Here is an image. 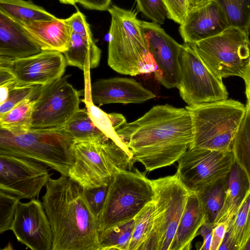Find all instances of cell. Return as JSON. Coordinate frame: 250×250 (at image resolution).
I'll return each mask as SVG.
<instances>
[{"label":"cell","instance_id":"obj_1","mask_svg":"<svg viewBox=\"0 0 250 250\" xmlns=\"http://www.w3.org/2000/svg\"><path fill=\"white\" fill-rule=\"evenodd\" d=\"M116 133L130 151L134 163H140L149 172L178 161L193 138L188 111L168 104L152 107Z\"/></svg>","mask_w":250,"mask_h":250},{"label":"cell","instance_id":"obj_2","mask_svg":"<svg viewBox=\"0 0 250 250\" xmlns=\"http://www.w3.org/2000/svg\"><path fill=\"white\" fill-rule=\"evenodd\" d=\"M42 200L52 232L51 250H99L98 220L79 183L68 176L50 178Z\"/></svg>","mask_w":250,"mask_h":250},{"label":"cell","instance_id":"obj_3","mask_svg":"<svg viewBox=\"0 0 250 250\" xmlns=\"http://www.w3.org/2000/svg\"><path fill=\"white\" fill-rule=\"evenodd\" d=\"M107 11L111 18L108 65L117 72L126 75L154 73L156 63L149 52L137 13L116 5H112Z\"/></svg>","mask_w":250,"mask_h":250},{"label":"cell","instance_id":"obj_4","mask_svg":"<svg viewBox=\"0 0 250 250\" xmlns=\"http://www.w3.org/2000/svg\"><path fill=\"white\" fill-rule=\"evenodd\" d=\"M74 162L68 176L83 188L107 186L117 172L132 169L131 153L109 138L74 141Z\"/></svg>","mask_w":250,"mask_h":250},{"label":"cell","instance_id":"obj_5","mask_svg":"<svg viewBox=\"0 0 250 250\" xmlns=\"http://www.w3.org/2000/svg\"><path fill=\"white\" fill-rule=\"evenodd\" d=\"M191 118L193 138L189 148L231 151L246 113V106L234 100L186 106Z\"/></svg>","mask_w":250,"mask_h":250},{"label":"cell","instance_id":"obj_6","mask_svg":"<svg viewBox=\"0 0 250 250\" xmlns=\"http://www.w3.org/2000/svg\"><path fill=\"white\" fill-rule=\"evenodd\" d=\"M74 140L60 129L13 134L0 129V153L26 157L68 176L74 162Z\"/></svg>","mask_w":250,"mask_h":250},{"label":"cell","instance_id":"obj_7","mask_svg":"<svg viewBox=\"0 0 250 250\" xmlns=\"http://www.w3.org/2000/svg\"><path fill=\"white\" fill-rule=\"evenodd\" d=\"M153 195L151 180L146 172L134 168L114 174L98 218L99 233L134 219Z\"/></svg>","mask_w":250,"mask_h":250},{"label":"cell","instance_id":"obj_8","mask_svg":"<svg viewBox=\"0 0 250 250\" xmlns=\"http://www.w3.org/2000/svg\"><path fill=\"white\" fill-rule=\"evenodd\" d=\"M154 195L153 229L141 250H170L188 196V189L176 173L151 180Z\"/></svg>","mask_w":250,"mask_h":250},{"label":"cell","instance_id":"obj_9","mask_svg":"<svg viewBox=\"0 0 250 250\" xmlns=\"http://www.w3.org/2000/svg\"><path fill=\"white\" fill-rule=\"evenodd\" d=\"M249 34L230 26L217 35L191 44L217 78L237 76L243 79L250 62Z\"/></svg>","mask_w":250,"mask_h":250},{"label":"cell","instance_id":"obj_10","mask_svg":"<svg viewBox=\"0 0 250 250\" xmlns=\"http://www.w3.org/2000/svg\"><path fill=\"white\" fill-rule=\"evenodd\" d=\"M179 62L181 77L177 88L188 105L228 99V93L222 79L208 68L191 44L182 45Z\"/></svg>","mask_w":250,"mask_h":250},{"label":"cell","instance_id":"obj_11","mask_svg":"<svg viewBox=\"0 0 250 250\" xmlns=\"http://www.w3.org/2000/svg\"><path fill=\"white\" fill-rule=\"evenodd\" d=\"M68 78L42 86L35 99L30 129H60L80 109L79 92Z\"/></svg>","mask_w":250,"mask_h":250},{"label":"cell","instance_id":"obj_12","mask_svg":"<svg viewBox=\"0 0 250 250\" xmlns=\"http://www.w3.org/2000/svg\"><path fill=\"white\" fill-rule=\"evenodd\" d=\"M234 163L232 151L188 148L178 160L176 173L188 189L195 192L224 178Z\"/></svg>","mask_w":250,"mask_h":250},{"label":"cell","instance_id":"obj_13","mask_svg":"<svg viewBox=\"0 0 250 250\" xmlns=\"http://www.w3.org/2000/svg\"><path fill=\"white\" fill-rule=\"evenodd\" d=\"M46 166L26 157L0 153V190L20 199H35L50 178Z\"/></svg>","mask_w":250,"mask_h":250},{"label":"cell","instance_id":"obj_14","mask_svg":"<svg viewBox=\"0 0 250 250\" xmlns=\"http://www.w3.org/2000/svg\"><path fill=\"white\" fill-rule=\"evenodd\" d=\"M66 65L63 54L54 50L20 59L0 58V67L12 75L19 86L48 84L62 77Z\"/></svg>","mask_w":250,"mask_h":250},{"label":"cell","instance_id":"obj_15","mask_svg":"<svg viewBox=\"0 0 250 250\" xmlns=\"http://www.w3.org/2000/svg\"><path fill=\"white\" fill-rule=\"evenodd\" d=\"M140 24L156 63L157 70L154 73L156 79L167 88H177L181 77L179 57L182 45L159 24L142 21Z\"/></svg>","mask_w":250,"mask_h":250},{"label":"cell","instance_id":"obj_16","mask_svg":"<svg viewBox=\"0 0 250 250\" xmlns=\"http://www.w3.org/2000/svg\"><path fill=\"white\" fill-rule=\"evenodd\" d=\"M10 230L19 242L32 250H51L52 229L40 201L20 202Z\"/></svg>","mask_w":250,"mask_h":250},{"label":"cell","instance_id":"obj_17","mask_svg":"<svg viewBox=\"0 0 250 250\" xmlns=\"http://www.w3.org/2000/svg\"><path fill=\"white\" fill-rule=\"evenodd\" d=\"M180 25L181 37L189 44L217 35L230 26L225 12L214 0L192 8Z\"/></svg>","mask_w":250,"mask_h":250},{"label":"cell","instance_id":"obj_18","mask_svg":"<svg viewBox=\"0 0 250 250\" xmlns=\"http://www.w3.org/2000/svg\"><path fill=\"white\" fill-rule=\"evenodd\" d=\"M90 97L92 103L99 107L109 104H139L156 96L133 79L113 77L93 83Z\"/></svg>","mask_w":250,"mask_h":250},{"label":"cell","instance_id":"obj_19","mask_svg":"<svg viewBox=\"0 0 250 250\" xmlns=\"http://www.w3.org/2000/svg\"><path fill=\"white\" fill-rule=\"evenodd\" d=\"M42 51L20 23L0 12V58H26Z\"/></svg>","mask_w":250,"mask_h":250},{"label":"cell","instance_id":"obj_20","mask_svg":"<svg viewBox=\"0 0 250 250\" xmlns=\"http://www.w3.org/2000/svg\"><path fill=\"white\" fill-rule=\"evenodd\" d=\"M20 23L42 50H54L63 53L67 50L71 30L65 19L56 18Z\"/></svg>","mask_w":250,"mask_h":250},{"label":"cell","instance_id":"obj_21","mask_svg":"<svg viewBox=\"0 0 250 250\" xmlns=\"http://www.w3.org/2000/svg\"><path fill=\"white\" fill-rule=\"evenodd\" d=\"M206 214L197 195L192 192L178 225L170 250H189L198 230L206 221Z\"/></svg>","mask_w":250,"mask_h":250},{"label":"cell","instance_id":"obj_22","mask_svg":"<svg viewBox=\"0 0 250 250\" xmlns=\"http://www.w3.org/2000/svg\"><path fill=\"white\" fill-rule=\"evenodd\" d=\"M225 179L224 203L215 221V224L222 222L229 224L250 188L247 174L235 162Z\"/></svg>","mask_w":250,"mask_h":250},{"label":"cell","instance_id":"obj_23","mask_svg":"<svg viewBox=\"0 0 250 250\" xmlns=\"http://www.w3.org/2000/svg\"><path fill=\"white\" fill-rule=\"evenodd\" d=\"M102 51L94 41H88L71 32L68 48L63 54L67 65L88 72L100 63Z\"/></svg>","mask_w":250,"mask_h":250},{"label":"cell","instance_id":"obj_24","mask_svg":"<svg viewBox=\"0 0 250 250\" xmlns=\"http://www.w3.org/2000/svg\"><path fill=\"white\" fill-rule=\"evenodd\" d=\"M0 12L20 23L57 18L42 7L25 0H0Z\"/></svg>","mask_w":250,"mask_h":250},{"label":"cell","instance_id":"obj_25","mask_svg":"<svg viewBox=\"0 0 250 250\" xmlns=\"http://www.w3.org/2000/svg\"><path fill=\"white\" fill-rule=\"evenodd\" d=\"M74 141L109 138L94 123L87 109H79L60 129Z\"/></svg>","mask_w":250,"mask_h":250},{"label":"cell","instance_id":"obj_26","mask_svg":"<svg viewBox=\"0 0 250 250\" xmlns=\"http://www.w3.org/2000/svg\"><path fill=\"white\" fill-rule=\"evenodd\" d=\"M225 178L194 192L206 214V222L213 226L224 203Z\"/></svg>","mask_w":250,"mask_h":250},{"label":"cell","instance_id":"obj_27","mask_svg":"<svg viewBox=\"0 0 250 250\" xmlns=\"http://www.w3.org/2000/svg\"><path fill=\"white\" fill-rule=\"evenodd\" d=\"M35 100L26 99L0 116V129L13 134H20L30 130Z\"/></svg>","mask_w":250,"mask_h":250},{"label":"cell","instance_id":"obj_28","mask_svg":"<svg viewBox=\"0 0 250 250\" xmlns=\"http://www.w3.org/2000/svg\"><path fill=\"white\" fill-rule=\"evenodd\" d=\"M246 113L235 135L231 151L235 162L247 174L250 184V106L246 105Z\"/></svg>","mask_w":250,"mask_h":250},{"label":"cell","instance_id":"obj_29","mask_svg":"<svg viewBox=\"0 0 250 250\" xmlns=\"http://www.w3.org/2000/svg\"><path fill=\"white\" fill-rule=\"evenodd\" d=\"M227 231L235 242L237 250H243L250 236V188Z\"/></svg>","mask_w":250,"mask_h":250},{"label":"cell","instance_id":"obj_30","mask_svg":"<svg viewBox=\"0 0 250 250\" xmlns=\"http://www.w3.org/2000/svg\"><path fill=\"white\" fill-rule=\"evenodd\" d=\"M154 204L148 203L134 218L133 228L128 250H140L150 238L153 229Z\"/></svg>","mask_w":250,"mask_h":250},{"label":"cell","instance_id":"obj_31","mask_svg":"<svg viewBox=\"0 0 250 250\" xmlns=\"http://www.w3.org/2000/svg\"><path fill=\"white\" fill-rule=\"evenodd\" d=\"M134 219L99 233V250H128Z\"/></svg>","mask_w":250,"mask_h":250},{"label":"cell","instance_id":"obj_32","mask_svg":"<svg viewBox=\"0 0 250 250\" xmlns=\"http://www.w3.org/2000/svg\"><path fill=\"white\" fill-rule=\"evenodd\" d=\"M225 12L230 26L250 33V0H214Z\"/></svg>","mask_w":250,"mask_h":250},{"label":"cell","instance_id":"obj_33","mask_svg":"<svg viewBox=\"0 0 250 250\" xmlns=\"http://www.w3.org/2000/svg\"><path fill=\"white\" fill-rule=\"evenodd\" d=\"M42 86L33 85L19 86L16 84L10 85L6 100L0 104V116L4 115L25 100H35Z\"/></svg>","mask_w":250,"mask_h":250},{"label":"cell","instance_id":"obj_34","mask_svg":"<svg viewBox=\"0 0 250 250\" xmlns=\"http://www.w3.org/2000/svg\"><path fill=\"white\" fill-rule=\"evenodd\" d=\"M20 199L0 190V233L10 230Z\"/></svg>","mask_w":250,"mask_h":250},{"label":"cell","instance_id":"obj_35","mask_svg":"<svg viewBox=\"0 0 250 250\" xmlns=\"http://www.w3.org/2000/svg\"><path fill=\"white\" fill-rule=\"evenodd\" d=\"M138 11L158 24L167 18V11L163 0H136Z\"/></svg>","mask_w":250,"mask_h":250},{"label":"cell","instance_id":"obj_36","mask_svg":"<svg viewBox=\"0 0 250 250\" xmlns=\"http://www.w3.org/2000/svg\"><path fill=\"white\" fill-rule=\"evenodd\" d=\"M108 186L83 188L86 201L94 215L98 218L106 196Z\"/></svg>","mask_w":250,"mask_h":250},{"label":"cell","instance_id":"obj_37","mask_svg":"<svg viewBox=\"0 0 250 250\" xmlns=\"http://www.w3.org/2000/svg\"><path fill=\"white\" fill-rule=\"evenodd\" d=\"M163 0L167 11V18L182 24L190 10L188 0Z\"/></svg>","mask_w":250,"mask_h":250},{"label":"cell","instance_id":"obj_38","mask_svg":"<svg viewBox=\"0 0 250 250\" xmlns=\"http://www.w3.org/2000/svg\"><path fill=\"white\" fill-rule=\"evenodd\" d=\"M71 32L88 41H94L89 23L84 15L78 10L69 17L65 19Z\"/></svg>","mask_w":250,"mask_h":250},{"label":"cell","instance_id":"obj_39","mask_svg":"<svg viewBox=\"0 0 250 250\" xmlns=\"http://www.w3.org/2000/svg\"><path fill=\"white\" fill-rule=\"evenodd\" d=\"M228 224L222 222L215 224L212 234V242L210 250H218L226 233Z\"/></svg>","mask_w":250,"mask_h":250},{"label":"cell","instance_id":"obj_40","mask_svg":"<svg viewBox=\"0 0 250 250\" xmlns=\"http://www.w3.org/2000/svg\"><path fill=\"white\" fill-rule=\"evenodd\" d=\"M213 227V226L205 222L198 230L197 235H200L203 238V243L199 250H210Z\"/></svg>","mask_w":250,"mask_h":250},{"label":"cell","instance_id":"obj_41","mask_svg":"<svg viewBox=\"0 0 250 250\" xmlns=\"http://www.w3.org/2000/svg\"><path fill=\"white\" fill-rule=\"evenodd\" d=\"M111 0H77V3L84 8L98 11L107 10Z\"/></svg>","mask_w":250,"mask_h":250},{"label":"cell","instance_id":"obj_42","mask_svg":"<svg viewBox=\"0 0 250 250\" xmlns=\"http://www.w3.org/2000/svg\"><path fill=\"white\" fill-rule=\"evenodd\" d=\"M237 250L235 242L227 231L218 250Z\"/></svg>","mask_w":250,"mask_h":250},{"label":"cell","instance_id":"obj_43","mask_svg":"<svg viewBox=\"0 0 250 250\" xmlns=\"http://www.w3.org/2000/svg\"><path fill=\"white\" fill-rule=\"evenodd\" d=\"M243 79L245 83V94L247 100V104L250 106V62Z\"/></svg>","mask_w":250,"mask_h":250},{"label":"cell","instance_id":"obj_44","mask_svg":"<svg viewBox=\"0 0 250 250\" xmlns=\"http://www.w3.org/2000/svg\"><path fill=\"white\" fill-rule=\"evenodd\" d=\"M7 85L0 86V104L4 102L7 99L9 91V86Z\"/></svg>","mask_w":250,"mask_h":250},{"label":"cell","instance_id":"obj_45","mask_svg":"<svg viewBox=\"0 0 250 250\" xmlns=\"http://www.w3.org/2000/svg\"><path fill=\"white\" fill-rule=\"evenodd\" d=\"M211 0H188L190 6V10L194 7L202 5Z\"/></svg>","mask_w":250,"mask_h":250},{"label":"cell","instance_id":"obj_46","mask_svg":"<svg viewBox=\"0 0 250 250\" xmlns=\"http://www.w3.org/2000/svg\"><path fill=\"white\" fill-rule=\"evenodd\" d=\"M61 3L75 6L77 0H58Z\"/></svg>","mask_w":250,"mask_h":250},{"label":"cell","instance_id":"obj_47","mask_svg":"<svg viewBox=\"0 0 250 250\" xmlns=\"http://www.w3.org/2000/svg\"><path fill=\"white\" fill-rule=\"evenodd\" d=\"M243 250H250V236Z\"/></svg>","mask_w":250,"mask_h":250}]
</instances>
